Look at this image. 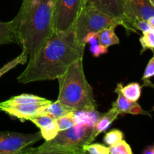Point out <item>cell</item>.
Returning <instances> with one entry per match:
<instances>
[{
    "instance_id": "cell-19",
    "label": "cell",
    "mask_w": 154,
    "mask_h": 154,
    "mask_svg": "<svg viewBox=\"0 0 154 154\" xmlns=\"http://www.w3.org/2000/svg\"><path fill=\"white\" fill-rule=\"evenodd\" d=\"M12 43L18 45L17 39L12 29L11 23L0 21V46Z\"/></svg>"
},
{
    "instance_id": "cell-10",
    "label": "cell",
    "mask_w": 154,
    "mask_h": 154,
    "mask_svg": "<svg viewBox=\"0 0 154 154\" xmlns=\"http://www.w3.org/2000/svg\"><path fill=\"white\" fill-rule=\"evenodd\" d=\"M126 0H86V4L96 8L112 17L119 19L124 26V5Z\"/></svg>"
},
{
    "instance_id": "cell-13",
    "label": "cell",
    "mask_w": 154,
    "mask_h": 154,
    "mask_svg": "<svg viewBox=\"0 0 154 154\" xmlns=\"http://www.w3.org/2000/svg\"><path fill=\"white\" fill-rule=\"evenodd\" d=\"M51 101L40 96L32 94H20L19 96H15L11 99L0 102V105H6V106H14V105H27V104H49Z\"/></svg>"
},
{
    "instance_id": "cell-2",
    "label": "cell",
    "mask_w": 154,
    "mask_h": 154,
    "mask_svg": "<svg viewBox=\"0 0 154 154\" xmlns=\"http://www.w3.org/2000/svg\"><path fill=\"white\" fill-rule=\"evenodd\" d=\"M54 0H22L15 17L10 21L18 45L26 52L28 61L37 54L53 32Z\"/></svg>"
},
{
    "instance_id": "cell-11",
    "label": "cell",
    "mask_w": 154,
    "mask_h": 154,
    "mask_svg": "<svg viewBox=\"0 0 154 154\" xmlns=\"http://www.w3.org/2000/svg\"><path fill=\"white\" fill-rule=\"evenodd\" d=\"M29 120L38 128H39L42 138H44L45 141L53 139L59 132L57 120L48 114L36 116L30 119Z\"/></svg>"
},
{
    "instance_id": "cell-5",
    "label": "cell",
    "mask_w": 154,
    "mask_h": 154,
    "mask_svg": "<svg viewBox=\"0 0 154 154\" xmlns=\"http://www.w3.org/2000/svg\"><path fill=\"white\" fill-rule=\"evenodd\" d=\"M118 26H123L120 20L112 17L96 8L86 4L80 11L73 27L77 38L82 42L83 38L89 32H98L107 27Z\"/></svg>"
},
{
    "instance_id": "cell-20",
    "label": "cell",
    "mask_w": 154,
    "mask_h": 154,
    "mask_svg": "<svg viewBox=\"0 0 154 154\" xmlns=\"http://www.w3.org/2000/svg\"><path fill=\"white\" fill-rule=\"evenodd\" d=\"M27 61H28V55L24 50H22V52L19 56L9 61L0 69V78L16 66H19V65L26 64Z\"/></svg>"
},
{
    "instance_id": "cell-18",
    "label": "cell",
    "mask_w": 154,
    "mask_h": 154,
    "mask_svg": "<svg viewBox=\"0 0 154 154\" xmlns=\"http://www.w3.org/2000/svg\"><path fill=\"white\" fill-rule=\"evenodd\" d=\"M120 90L124 97L132 102H138L141 96V86L138 83L133 82L123 87L122 83H119Z\"/></svg>"
},
{
    "instance_id": "cell-26",
    "label": "cell",
    "mask_w": 154,
    "mask_h": 154,
    "mask_svg": "<svg viewBox=\"0 0 154 154\" xmlns=\"http://www.w3.org/2000/svg\"><path fill=\"white\" fill-rule=\"evenodd\" d=\"M86 153L91 154H109L108 147L101 144H89L84 147Z\"/></svg>"
},
{
    "instance_id": "cell-8",
    "label": "cell",
    "mask_w": 154,
    "mask_h": 154,
    "mask_svg": "<svg viewBox=\"0 0 154 154\" xmlns=\"http://www.w3.org/2000/svg\"><path fill=\"white\" fill-rule=\"evenodd\" d=\"M154 17V0H126L124 26L127 31L135 32L133 24L138 20L148 21Z\"/></svg>"
},
{
    "instance_id": "cell-16",
    "label": "cell",
    "mask_w": 154,
    "mask_h": 154,
    "mask_svg": "<svg viewBox=\"0 0 154 154\" xmlns=\"http://www.w3.org/2000/svg\"><path fill=\"white\" fill-rule=\"evenodd\" d=\"M100 115L101 114H99L96 109L79 110L75 111L74 119L76 124H86L94 127Z\"/></svg>"
},
{
    "instance_id": "cell-7",
    "label": "cell",
    "mask_w": 154,
    "mask_h": 154,
    "mask_svg": "<svg viewBox=\"0 0 154 154\" xmlns=\"http://www.w3.org/2000/svg\"><path fill=\"white\" fill-rule=\"evenodd\" d=\"M42 139L40 132L23 134L0 131V154H24L28 147Z\"/></svg>"
},
{
    "instance_id": "cell-27",
    "label": "cell",
    "mask_w": 154,
    "mask_h": 154,
    "mask_svg": "<svg viewBox=\"0 0 154 154\" xmlns=\"http://www.w3.org/2000/svg\"><path fill=\"white\" fill-rule=\"evenodd\" d=\"M133 29L135 32L138 30V31L142 32V34H144L151 30H154V26L148 21L144 20H138L134 23Z\"/></svg>"
},
{
    "instance_id": "cell-23",
    "label": "cell",
    "mask_w": 154,
    "mask_h": 154,
    "mask_svg": "<svg viewBox=\"0 0 154 154\" xmlns=\"http://www.w3.org/2000/svg\"><path fill=\"white\" fill-rule=\"evenodd\" d=\"M154 75V57H152L149 60L147 66L144 70V75H143L141 81L143 82L142 87H152L153 88V84L150 82V78Z\"/></svg>"
},
{
    "instance_id": "cell-21",
    "label": "cell",
    "mask_w": 154,
    "mask_h": 154,
    "mask_svg": "<svg viewBox=\"0 0 154 154\" xmlns=\"http://www.w3.org/2000/svg\"><path fill=\"white\" fill-rule=\"evenodd\" d=\"M142 49L141 51V54L145 52L147 50H150L152 52H154V30L148 32L143 34L139 38Z\"/></svg>"
},
{
    "instance_id": "cell-17",
    "label": "cell",
    "mask_w": 154,
    "mask_h": 154,
    "mask_svg": "<svg viewBox=\"0 0 154 154\" xmlns=\"http://www.w3.org/2000/svg\"><path fill=\"white\" fill-rule=\"evenodd\" d=\"M115 28L114 26H109L98 32V40L101 45L108 48L120 43V39L115 33Z\"/></svg>"
},
{
    "instance_id": "cell-4",
    "label": "cell",
    "mask_w": 154,
    "mask_h": 154,
    "mask_svg": "<svg viewBox=\"0 0 154 154\" xmlns=\"http://www.w3.org/2000/svg\"><path fill=\"white\" fill-rule=\"evenodd\" d=\"M93 126L75 124L63 131L39 147H28L24 154H85L84 147L94 141Z\"/></svg>"
},
{
    "instance_id": "cell-22",
    "label": "cell",
    "mask_w": 154,
    "mask_h": 154,
    "mask_svg": "<svg viewBox=\"0 0 154 154\" xmlns=\"http://www.w3.org/2000/svg\"><path fill=\"white\" fill-rule=\"evenodd\" d=\"M123 137H124V135L121 131L119 129H113L105 134L103 138V142L105 145H108L109 147L123 140Z\"/></svg>"
},
{
    "instance_id": "cell-9",
    "label": "cell",
    "mask_w": 154,
    "mask_h": 154,
    "mask_svg": "<svg viewBox=\"0 0 154 154\" xmlns=\"http://www.w3.org/2000/svg\"><path fill=\"white\" fill-rule=\"evenodd\" d=\"M48 105V104H27L14 106L0 105V110L11 117H16L21 121H25L29 120L36 116L44 114L45 108Z\"/></svg>"
},
{
    "instance_id": "cell-14",
    "label": "cell",
    "mask_w": 154,
    "mask_h": 154,
    "mask_svg": "<svg viewBox=\"0 0 154 154\" xmlns=\"http://www.w3.org/2000/svg\"><path fill=\"white\" fill-rule=\"evenodd\" d=\"M120 114V112H118L114 108H111L108 112L105 113V114H101L100 117L96 121L94 129H93V139L95 140L99 134L106 131L108 128L111 126V123L118 117Z\"/></svg>"
},
{
    "instance_id": "cell-25",
    "label": "cell",
    "mask_w": 154,
    "mask_h": 154,
    "mask_svg": "<svg viewBox=\"0 0 154 154\" xmlns=\"http://www.w3.org/2000/svg\"><path fill=\"white\" fill-rule=\"evenodd\" d=\"M74 114L64 116V117L57 119V123L58 124L59 131L66 130V129L72 127V126L76 124V123L75 121V119H74Z\"/></svg>"
},
{
    "instance_id": "cell-29",
    "label": "cell",
    "mask_w": 154,
    "mask_h": 154,
    "mask_svg": "<svg viewBox=\"0 0 154 154\" xmlns=\"http://www.w3.org/2000/svg\"><path fill=\"white\" fill-rule=\"evenodd\" d=\"M142 153L144 154H154V147L153 145L148 146Z\"/></svg>"
},
{
    "instance_id": "cell-3",
    "label": "cell",
    "mask_w": 154,
    "mask_h": 154,
    "mask_svg": "<svg viewBox=\"0 0 154 154\" xmlns=\"http://www.w3.org/2000/svg\"><path fill=\"white\" fill-rule=\"evenodd\" d=\"M57 80L59 82L57 100L75 111L96 109L93 88L84 74L83 57L73 62Z\"/></svg>"
},
{
    "instance_id": "cell-12",
    "label": "cell",
    "mask_w": 154,
    "mask_h": 154,
    "mask_svg": "<svg viewBox=\"0 0 154 154\" xmlns=\"http://www.w3.org/2000/svg\"><path fill=\"white\" fill-rule=\"evenodd\" d=\"M115 92L117 94V99L112 104V108L117 110L120 114L124 113V114H144V115H149L147 111L143 110V108L140 106L138 102H132L129 100L126 97L123 96L120 90V86L119 84H117V87L115 89Z\"/></svg>"
},
{
    "instance_id": "cell-15",
    "label": "cell",
    "mask_w": 154,
    "mask_h": 154,
    "mask_svg": "<svg viewBox=\"0 0 154 154\" xmlns=\"http://www.w3.org/2000/svg\"><path fill=\"white\" fill-rule=\"evenodd\" d=\"M75 111V110H74L73 108L64 105L59 100H57L54 102H51V103L47 105L44 114H48L57 120L64 116L73 114Z\"/></svg>"
},
{
    "instance_id": "cell-30",
    "label": "cell",
    "mask_w": 154,
    "mask_h": 154,
    "mask_svg": "<svg viewBox=\"0 0 154 154\" xmlns=\"http://www.w3.org/2000/svg\"><path fill=\"white\" fill-rule=\"evenodd\" d=\"M85 2H86V0H85Z\"/></svg>"
},
{
    "instance_id": "cell-28",
    "label": "cell",
    "mask_w": 154,
    "mask_h": 154,
    "mask_svg": "<svg viewBox=\"0 0 154 154\" xmlns=\"http://www.w3.org/2000/svg\"><path fill=\"white\" fill-rule=\"evenodd\" d=\"M90 51L91 54H93V57L97 58L99 56L107 54L108 53V48L101 45L99 42H96V43L90 45Z\"/></svg>"
},
{
    "instance_id": "cell-24",
    "label": "cell",
    "mask_w": 154,
    "mask_h": 154,
    "mask_svg": "<svg viewBox=\"0 0 154 154\" xmlns=\"http://www.w3.org/2000/svg\"><path fill=\"white\" fill-rule=\"evenodd\" d=\"M109 154H132L130 145L124 140H121L117 144L108 147Z\"/></svg>"
},
{
    "instance_id": "cell-1",
    "label": "cell",
    "mask_w": 154,
    "mask_h": 154,
    "mask_svg": "<svg viewBox=\"0 0 154 154\" xmlns=\"http://www.w3.org/2000/svg\"><path fill=\"white\" fill-rule=\"evenodd\" d=\"M85 46L78 40L73 26L65 31H53L17 80L25 84L57 79L73 62L84 57Z\"/></svg>"
},
{
    "instance_id": "cell-6",
    "label": "cell",
    "mask_w": 154,
    "mask_h": 154,
    "mask_svg": "<svg viewBox=\"0 0 154 154\" xmlns=\"http://www.w3.org/2000/svg\"><path fill=\"white\" fill-rule=\"evenodd\" d=\"M85 0H54L53 31H65L74 26Z\"/></svg>"
}]
</instances>
